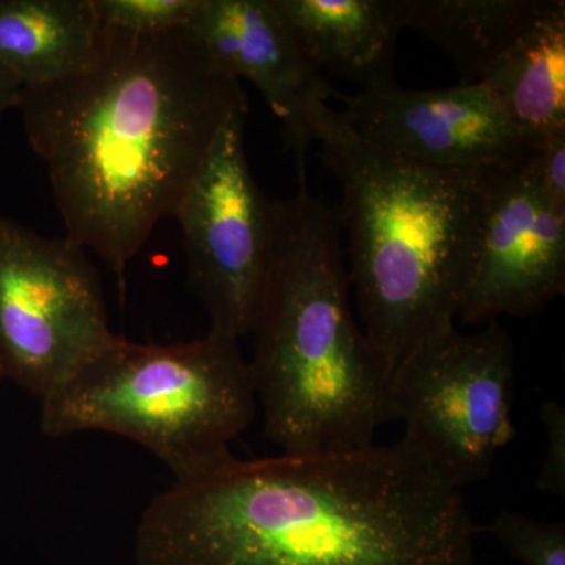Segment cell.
Returning <instances> with one entry per match:
<instances>
[{
  "label": "cell",
  "mask_w": 565,
  "mask_h": 565,
  "mask_svg": "<svg viewBox=\"0 0 565 565\" xmlns=\"http://www.w3.org/2000/svg\"><path fill=\"white\" fill-rule=\"evenodd\" d=\"M245 115L236 111L223 125L173 215L211 332L236 340L250 334L262 302L274 230V202L248 166Z\"/></svg>",
  "instance_id": "obj_8"
},
{
  "label": "cell",
  "mask_w": 565,
  "mask_h": 565,
  "mask_svg": "<svg viewBox=\"0 0 565 565\" xmlns=\"http://www.w3.org/2000/svg\"><path fill=\"white\" fill-rule=\"evenodd\" d=\"M248 360L264 434L285 455L370 448L392 422V370L355 321L337 212L300 184L274 202Z\"/></svg>",
  "instance_id": "obj_3"
},
{
  "label": "cell",
  "mask_w": 565,
  "mask_h": 565,
  "mask_svg": "<svg viewBox=\"0 0 565 565\" xmlns=\"http://www.w3.org/2000/svg\"><path fill=\"white\" fill-rule=\"evenodd\" d=\"M0 379H2V375H0Z\"/></svg>",
  "instance_id": "obj_21"
},
{
  "label": "cell",
  "mask_w": 565,
  "mask_h": 565,
  "mask_svg": "<svg viewBox=\"0 0 565 565\" xmlns=\"http://www.w3.org/2000/svg\"><path fill=\"white\" fill-rule=\"evenodd\" d=\"M103 28L154 35L188 29L200 0H92Z\"/></svg>",
  "instance_id": "obj_17"
},
{
  "label": "cell",
  "mask_w": 565,
  "mask_h": 565,
  "mask_svg": "<svg viewBox=\"0 0 565 565\" xmlns=\"http://www.w3.org/2000/svg\"><path fill=\"white\" fill-rule=\"evenodd\" d=\"M188 31L218 70L262 93L307 184L316 125L340 92L308 57L275 0H200Z\"/></svg>",
  "instance_id": "obj_11"
},
{
  "label": "cell",
  "mask_w": 565,
  "mask_h": 565,
  "mask_svg": "<svg viewBox=\"0 0 565 565\" xmlns=\"http://www.w3.org/2000/svg\"><path fill=\"white\" fill-rule=\"evenodd\" d=\"M481 84L519 136L537 150L565 132V2L556 0L497 58Z\"/></svg>",
  "instance_id": "obj_14"
},
{
  "label": "cell",
  "mask_w": 565,
  "mask_h": 565,
  "mask_svg": "<svg viewBox=\"0 0 565 565\" xmlns=\"http://www.w3.org/2000/svg\"><path fill=\"white\" fill-rule=\"evenodd\" d=\"M535 156L546 199L559 214L565 215V132L542 143Z\"/></svg>",
  "instance_id": "obj_19"
},
{
  "label": "cell",
  "mask_w": 565,
  "mask_h": 565,
  "mask_svg": "<svg viewBox=\"0 0 565 565\" xmlns=\"http://www.w3.org/2000/svg\"><path fill=\"white\" fill-rule=\"evenodd\" d=\"M515 349L497 321L478 333L456 323L424 340L396 364L390 384L401 441L449 486L482 481L516 437L512 422Z\"/></svg>",
  "instance_id": "obj_6"
},
{
  "label": "cell",
  "mask_w": 565,
  "mask_h": 565,
  "mask_svg": "<svg viewBox=\"0 0 565 565\" xmlns=\"http://www.w3.org/2000/svg\"><path fill=\"white\" fill-rule=\"evenodd\" d=\"M18 109L65 239L92 248L122 296L129 263L173 217L223 125L248 104L188 29L139 35L102 25L95 62L24 88Z\"/></svg>",
  "instance_id": "obj_2"
},
{
  "label": "cell",
  "mask_w": 565,
  "mask_h": 565,
  "mask_svg": "<svg viewBox=\"0 0 565 565\" xmlns=\"http://www.w3.org/2000/svg\"><path fill=\"white\" fill-rule=\"evenodd\" d=\"M523 565H565V525L503 511L486 527Z\"/></svg>",
  "instance_id": "obj_16"
},
{
  "label": "cell",
  "mask_w": 565,
  "mask_h": 565,
  "mask_svg": "<svg viewBox=\"0 0 565 565\" xmlns=\"http://www.w3.org/2000/svg\"><path fill=\"white\" fill-rule=\"evenodd\" d=\"M565 291V215L546 199L537 156L486 169L481 232L457 319L527 318Z\"/></svg>",
  "instance_id": "obj_9"
},
{
  "label": "cell",
  "mask_w": 565,
  "mask_h": 565,
  "mask_svg": "<svg viewBox=\"0 0 565 565\" xmlns=\"http://www.w3.org/2000/svg\"><path fill=\"white\" fill-rule=\"evenodd\" d=\"M256 414L239 340L211 332L191 343L115 337L41 399L50 437L107 433L129 438L172 470L195 478L232 455Z\"/></svg>",
  "instance_id": "obj_5"
},
{
  "label": "cell",
  "mask_w": 565,
  "mask_h": 565,
  "mask_svg": "<svg viewBox=\"0 0 565 565\" xmlns=\"http://www.w3.org/2000/svg\"><path fill=\"white\" fill-rule=\"evenodd\" d=\"M462 490L403 441L230 456L152 498L137 565H475Z\"/></svg>",
  "instance_id": "obj_1"
},
{
  "label": "cell",
  "mask_w": 565,
  "mask_h": 565,
  "mask_svg": "<svg viewBox=\"0 0 565 565\" xmlns=\"http://www.w3.org/2000/svg\"><path fill=\"white\" fill-rule=\"evenodd\" d=\"M117 337L84 248L0 217V375L43 399Z\"/></svg>",
  "instance_id": "obj_7"
},
{
  "label": "cell",
  "mask_w": 565,
  "mask_h": 565,
  "mask_svg": "<svg viewBox=\"0 0 565 565\" xmlns=\"http://www.w3.org/2000/svg\"><path fill=\"white\" fill-rule=\"evenodd\" d=\"M319 70L362 85L394 82V52L404 31L397 0H275Z\"/></svg>",
  "instance_id": "obj_12"
},
{
  "label": "cell",
  "mask_w": 565,
  "mask_h": 565,
  "mask_svg": "<svg viewBox=\"0 0 565 565\" xmlns=\"http://www.w3.org/2000/svg\"><path fill=\"white\" fill-rule=\"evenodd\" d=\"M22 93L24 87L0 63V118L13 107H20Z\"/></svg>",
  "instance_id": "obj_20"
},
{
  "label": "cell",
  "mask_w": 565,
  "mask_h": 565,
  "mask_svg": "<svg viewBox=\"0 0 565 565\" xmlns=\"http://www.w3.org/2000/svg\"><path fill=\"white\" fill-rule=\"evenodd\" d=\"M363 139L423 166L479 170L531 150L481 82L411 90L396 82L338 95Z\"/></svg>",
  "instance_id": "obj_10"
},
{
  "label": "cell",
  "mask_w": 565,
  "mask_h": 565,
  "mask_svg": "<svg viewBox=\"0 0 565 565\" xmlns=\"http://www.w3.org/2000/svg\"><path fill=\"white\" fill-rule=\"evenodd\" d=\"M541 419L545 427V457L535 487L541 492L565 497V408L556 401L542 405Z\"/></svg>",
  "instance_id": "obj_18"
},
{
  "label": "cell",
  "mask_w": 565,
  "mask_h": 565,
  "mask_svg": "<svg viewBox=\"0 0 565 565\" xmlns=\"http://www.w3.org/2000/svg\"><path fill=\"white\" fill-rule=\"evenodd\" d=\"M341 185L349 282L363 332L390 370L456 323L481 232L486 169H438L363 139L330 107L316 125Z\"/></svg>",
  "instance_id": "obj_4"
},
{
  "label": "cell",
  "mask_w": 565,
  "mask_h": 565,
  "mask_svg": "<svg viewBox=\"0 0 565 565\" xmlns=\"http://www.w3.org/2000/svg\"><path fill=\"white\" fill-rule=\"evenodd\" d=\"M99 39L92 0H0V63L24 88L81 74Z\"/></svg>",
  "instance_id": "obj_13"
},
{
  "label": "cell",
  "mask_w": 565,
  "mask_h": 565,
  "mask_svg": "<svg viewBox=\"0 0 565 565\" xmlns=\"http://www.w3.org/2000/svg\"><path fill=\"white\" fill-rule=\"evenodd\" d=\"M556 0H397L404 29L433 41L456 63L460 84L486 71L555 6Z\"/></svg>",
  "instance_id": "obj_15"
}]
</instances>
